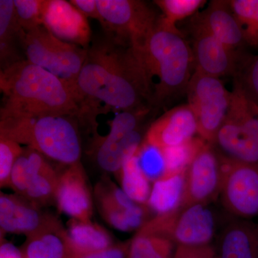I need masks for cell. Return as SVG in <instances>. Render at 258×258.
<instances>
[{"instance_id":"obj_1","label":"cell","mask_w":258,"mask_h":258,"mask_svg":"<svg viewBox=\"0 0 258 258\" xmlns=\"http://www.w3.org/2000/svg\"><path fill=\"white\" fill-rule=\"evenodd\" d=\"M76 89L88 113L98 102L120 111L153 108L152 83L142 57L105 32L90 44Z\"/></svg>"},{"instance_id":"obj_2","label":"cell","mask_w":258,"mask_h":258,"mask_svg":"<svg viewBox=\"0 0 258 258\" xmlns=\"http://www.w3.org/2000/svg\"><path fill=\"white\" fill-rule=\"evenodd\" d=\"M0 119L60 114L82 118V105L64 81L27 60L0 71Z\"/></svg>"},{"instance_id":"obj_3","label":"cell","mask_w":258,"mask_h":258,"mask_svg":"<svg viewBox=\"0 0 258 258\" xmlns=\"http://www.w3.org/2000/svg\"><path fill=\"white\" fill-rule=\"evenodd\" d=\"M139 54L152 81L154 109L187 92L195 72L193 54L179 29L166 25L160 15L147 45Z\"/></svg>"},{"instance_id":"obj_4","label":"cell","mask_w":258,"mask_h":258,"mask_svg":"<svg viewBox=\"0 0 258 258\" xmlns=\"http://www.w3.org/2000/svg\"><path fill=\"white\" fill-rule=\"evenodd\" d=\"M79 118L48 114L0 119V137L31 148L47 159L69 166L82 155Z\"/></svg>"},{"instance_id":"obj_5","label":"cell","mask_w":258,"mask_h":258,"mask_svg":"<svg viewBox=\"0 0 258 258\" xmlns=\"http://www.w3.org/2000/svg\"><path fill=\"white\" fill-rule=\"evenodd\" d=\"M23 49L25 60L62 80L81 101L76 81L86 60L87 49L60 40L43 25L25 32Z\"/></svg>"},{"instance_id":"obj_6","label":"cell","mask_w":258,"mask_h":258,"mask_svg":"<svg viewBox=\"0 0 258 258\" xmlns=\"http://www.w3.org/2000/svg\"><path fill=\"white\" fill-rule=\"evenodd\" d=\"M105 33L140 53L157 27L158 15L141 0H97Z\"/></svg>"},{"instance_id":"obj_7","label":"cell","mask_w":258,"mask_h":258,"mask_svg":"<svg viewBox=\"0 0 258 258\" xmlns=\"http://www.w3.org/2000/svg\"><path fill=\"white\" fill-rule=\"evenodd\" d=\"M143 226L167 237L176 247H203L210 245L215 237L216 220L208 205H191L157 215Z\"/></svg>"},{"instance_id":"obj_8","label":"cell","mask_w":258,"mask_h":258,"mask_svg":"<svg viewBox=\"0 0 258 258\" xmlns=\"http://www.w3.org/2000/svg\"><path fill=\"white\" fill-rule=\"evenodd\" d=\"M186 94L187 104L198 121L199 137L213 144L230 109L232 92L227 91L221 79L195 71Z\"/></svg>"},{"instance_id":"obj_9","label":"cell","mask_w":258,"mask_h":258,"mask_svg":"<svg viewBox=\"0 0 258 258\" xmlns=\"http://www.w3.org/2000/svg\"><path fill=\"white\" fill-rule=\"evenodd\" d=\"M223 208L236 218L249 220L258 215V167L232 160L220 154Z\"/></svg>"},{"instance_id":"obj_10","label":"cell","mask_w":258,"mask_h":258,"mask_svg":"<svg viewBox=\"0 0 258 258\" xmlns=\"http://www.w3.org/2000/svg\"><path fill=\"white\" fill-rule=\"evenodd\" d=\"M220 153L205 143L195 154L186 169V185L181 206L209 205L220 196L222 184Z\"/></svg>"},{"instance_id":"obj_11","label":"cell","mask_w":258,"mask_h":258,"mask_svg":"<svg viewBox=\"0 0 258 258\" xmlns=\"http://www.w3.org/2000/svg\"><path fill=\"white\" fill-rule=\"evenodd\" d=\"M55 217L44 213L40 207L15 195H0V229L3 233L23 234L29 237L59 228Z\"/></svg>"},{"instance_id":"obj_12","label":"cell","mask_w":258,"mask_h":258,"mask_svg":"<svg viewBox=\"0 0 258 258\" xmlns=\"http://www.w3.org/2000/svg\"><path fill=\"white\" fill-rule=\"evenodd\" d=\"M94 193L101 216L116 230L138 231L148 221L149 207L133 201L121 188L111 181L100 182Z\"/></svg>"},{"instance_id":"obj_13","label":"cell","mask_w":258,"mask_h":258,"mask_svg":"<svg viewBox=\"0 0 258 258\" xmlns=\"http://www.w3.org/2000/svg\"><path fill=\"white\" fill-rule=\"evenodd\" d=\"M192 50L195 71L218 78L237 74L246 55L225 47L204 29L192 23Z\"/></svg>"},{"instance_id":"obj_14","label":"cell","mask_w":258,"mask_h":258,"mask_svg":"<svg viewBox=\"0 0 258 258\" xmlns=\"http://www.w3.org/2000/svg\"><path fill=\"white\" fill-rule=\"evenodd\" d=\"M42 25L60 40L88 49L91 32L88 18L64 0H43Z\"/></svg>"},{"instance_id":"obj_15","label":"cell","mask_w":258,"mask_h":258,"mask_svg":"<svg viewBox=\"0 0 258 258\" xmlns=\"http://www.w3.org/2000/svg\"><path fill=\"white\" fill-rule=\"evenodd\" d=\"M198 135L195 113L188 104L174 107L154 120L148 128L144 142L160 149L179 147Z\"/></svg>"},{"instance_id":"obj_16","label":"cell","mask_w":258,"mask_h":258,"mask_svg":"<svg viewBox=\"0 0 258 258\" xmlns=\"http://www.w3.org/2000/svg\"><path fill=\"white\" fill-rule=\"evenodd\" d=\"M55 202L58 210L73 220L91 221L92 197L81 161L67 166L59 175Z\"/></svg>"},{"instance_id":"obj_17","label":"cell","mask_w":258,"mask_h":258,"mask_svg":"<svg viewBox=\"0 0 258 258\" xmlns=\"http://www.w3.org/2000/svg\"><path fill=\"white\" fill-rule=\"evenodd\" d=\"M22 166L25 184L22 197L39 207L55 202L59 175L48 159L31 148H24Z\"/></svg>"},{"instance_id":"obj_18","label":"cell","mask_w":258,"mask_h":258,"mask_svg":"<svg viewBox=\"0 0 258 258\" xmlns=\"http://www.w3.org/2000/svg\"><path fill=\"white\" fill-rule=\"evenodd\" d=\"M192 23L234 52H241L246 45L240 25L227 0L210 2L205 10L195 15Z\"/></svg>"},{"instance_id":"obj_19","label":"cell","mask_w":258,"mask_h":258,"mask_svg":"<svg viewBox=\"0 0 258 258\" xmlns=\"http://www.w3.org/2000/svg\"><path fill=\"white\" fill-rule=\"evenodd\" d=\"M219 258H258V224L237 218L219 237Z\"/></svg>"},{"instance_id":"obj_20","label":"cell","mask_w":258,"mask_h":258,"mask_svg":"<svg viewBox=\"0 0 258 258\" xmlns=\"http://www.w3.org/2000/svg\"><path fill=\"white\" fill-rule=\"evenodd\" d=\"M211 145L224 157L258 167L257 144L228 115Z\"/></svg>"},{"instance_id":"obj_21","label":"cell","mask_w":258,"mask_h":258,"mask_svg":"<svg viewBox=\"0 0 258 258\" xmlns=\"http://www.w3.org/2000/svg\"><path fill=\"white\" fill-rule=\"evenodd\" d=\"M142 125L122 139H115L108 136L98 139L96 144L97 164L107 172L119 174L125 161L134 156L143 143L144 135Z\"/></svg>"},{"instance_id":"obj_22","label":"cell","mask_w":258,"mask_h":258,"mask_svg":"<svg viewBox=\"0 0 258 258\" xmlns=\"http://www.w3.org/2000/svg\"><path fill=\"white\" fill-rule=\"evenodd\" d=\"M24 33L15 14L14 0H0V71L25 60Z\"/></svg>"},{"instance_id":"obj_23","label":"cell","mask_w":258,"mask_h":258,"mask_svg":"<svg viewBox=\"0 0 258 258\" xmlns=\"http://www.w3.org/2000/svg\"><path fill=\"white\" fill-rule=\"evenodd\" d=\"M64 238L69 257L103 250L115 244L104 228L91 221L72 220Z\"/></svg>"},{"instance_id":"obj_24","label":"cell","mask_w":258,"mask_h":258,"mask_svg":"<svg viewBox=\"0 0 258 258\" xmlns=\"http://www.w3.org/2000/svg\"><path fill=\"white\" fill-rule=\"evenodd\" d=\"M186 169L153 183L147 206L157 215L170 213L181 206L184 195Z\"/></svg>"},{"instance_id":"obj_25","label":"cell","mask_w":258,"mask_h":258,"mask_svg":"<svg viewBox=\"0 0 258 258\" xmlns=\"http://www.w3.org/2000/svg\"><path fill=\"white\" fill-rule=\"evenodd\" d=\"M176 245L142 226L130 241L127 258H174Z\"/></svg>"},{"instance_id":"obj_26","label":"cell","mask_w":258,"mask_h":258,"mask_svg":"<svg viewBox=\"0 0 258 258\" xmlns=\"http://www.w3.org/2000/svg\"><path fill=\"white\" fill-rule=\"evenodd\" d=\"M62 227L29 237L24 247V258H69Z\"/></svg>"},{"instance_id":"obj_27","label":"cell","mask_w":258,"mask_h":258,"mask_svg":"<svg viewBox=\"0 0 258 258\" xmlns=\"http://www.w3.org/2000/svg\"><path fill=\"white\" fill-rule=\"evenodd\" d=\"M118 175L121 189L128 198L140 205H147L152 186L141 168L137 152L125 161Z\"/></svg>"},{"instance_id":"obj_28","label":"cell","mask_w":258,"mask_h":258,"mask_svg":"<svg viewBox=\"0 0 258 258\" xmlns=\"http://www.w3.org/2000/svg\"><path fill=\"white\" fill-rule=\"evenodd\" d=\"M227 115L243 129L244 133L258 145V108L250 103L238 88L234 87Z\"/></svg>"},{"instance_id":"obj_29","label":"cell","mask_w":258,"mask_h":258,"mask_svg":"<svg viewBox=\"0 0 258 258\" xmlns=\"http://www.w3.org/2000/svg\"><path fill=\"white\" fill-rule=\"evenodd\" d=\"M246 45L258 47V0H230Z\"/></svg>"},{"instance_id":"obj_30","label":"cell","mask_w":258,"mask_h":258,"mask_svg":"<svg viewBox=\"0 0 258 258\" xmlns=\"http://www.w3.org/2000/svg\"><path fill=\"white\" fill-rule=\"evenodd\" d=\"M205 143L207 142L199 137V138L195 137L188 143L179 147L161 149L166 162L164 178L175 175L186 170L196 153Z\"/></svg>"},{"instance_id":"obj_31","label":"cell","mask_w":258,"mask_h":258,"mask_svg":"<svg viewBox=\"0 0 258 258\" xmlns=\"http://www.w3.org/2000/svg\"><path fill=\"white\" fill-rule=\"evenodd\" d=\"M161 10V18L166 25L177 28L176 24L184 19L198 14L206 4L205 0H156L154 2Z\"/></svg>"},{"instance_id":"obj_32","label":"cell","mask_w":258,"mask_h":258,"mask_svg":"<svg viewBox=\"0 0 258 258\" xmlns=\"http://www.w3.org/2000/svg\"><path fill=\"white\" fill-rule=\"evenodd\" d=\"M234 87L258 108V55H247L235 76Z\"/></svg>"},{"instance_id":"obj_33","label":"cell","mask_w":258,"mask_h":258,"mask_svg":"<svg viewBox=\"0 0 258 258\" xmlns=\"http://www.w3.org/2000/svg\"><path fill=\"white\" fill-rule=\"evenodd\" d=\"M139 164L151 183L164 179L166 174V162L160 148L144 142L137 151Z\"/></svg>"},{"instance_id":"obj_34","label":"cell","mask_w":258,"mask_h":258,"mask_svg":"<svg viewBox=\"0 0 258 258\" xmlns=\"http://www.w3.org/2000/svg\"><path fill=\"white\" fill-rule=\"evenodd\" d=\"M24 148L18 142L0 137V186L10 187L11 174Z\"/></svg>"},{"instance_id":"obj_35","label":"cell","mask_w":258,"mask_h":258,"mask_svg":"<svg viewBox=\"0 0 258 258\" xmlns=\"http://www.w3.org/2000/svg\"><path fill=\"white\" fill-rule=\"evenodd\" d=\"M42 4L43 0H14L15 14L24 31L42 25Z\"/></svg>"},{"instance_id":"obj_36","label":"cell","mask_w":258,"mask_h":258,"mask_svg":"<svg viewBox=\"0 0 258 258\" xmlns=\"http://www.w3.org/2000/svg\"><path fill=\"white\" fill-rule=\"evenodd\" d=\"M130 241L114 244L108 248L91 253L71 256L69 258H127Z\"/></svg>"},{"instance_id":"obj_37","label":"cell","mask_w":258,"mask_h":258,"mask_svg":"<svg viewBox=\"0 0 258 258\" xmlns=\"http://www.w3.org/2000/svg\"><path fill=\"white\" fill-rule=\"evenodd\" d=\"M217 254L211 245L203 247L177 246L174 258H215Z\"/></svg>"},{"instance_id":"obj_38","label":"cell","mask_w":258,"mask_h":258,"mask_svg":"<svg viewBox=\"0 0 258 258\" xmlns=\"http://www.w3.org/2000/svg\"><path fill=\"white\" fill-rule=\"evenodd\" d=\"M70 2L86 18L95 19L102 25L103 19L98 9L97 0H71Z\"/></svg>"},{"instance_id":"obj_39","label":"cell","mask_w":258,"mask_h":258,"mask_svg":"<svg viewBox=\"0 0 258 258\" xmlns=\"http://www.w3.org/2000/svg\"><path fill=\"white\" fill-rule=\"evenodd\" d=\"M0 258H24L23 252L9 242H2Z\"/></svg>"},{"instance_id":"obj_40","label":"cell","mask_w":258,"mask_h":258,"mask_svg":"<svg viewBox=\"0 0 258 258\" xmlns=\"http://www.w3.org/2000/svg\"><path fill=\"white\" fill-rule=\"evenodd\" d=\"M215 258H219L218 256H216V257H215Z\"/></svg>"}]
</instances>
